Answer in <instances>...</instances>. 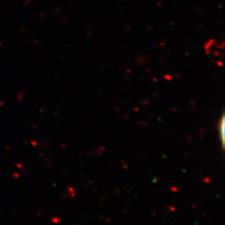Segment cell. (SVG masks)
I'll return each mask as SVG.
<instances>
[{"label":"cell","mask_w":225,"mask_h":225,"mask_svg":"<svg viewBox=\"0 0 225 225\" xmlns=\"http://www.w3.org/2000/svg\"><path fill=\"white\" fill-rule=\"evenodd\" d=\"M220 124H219V130H220V133H221V134H220V138L221 139H222V143H223V136H224V133H223V118H222V119L220 120V123H219Z\"/></svg>","instance_id":"6da1fadb"}]
</instances>
